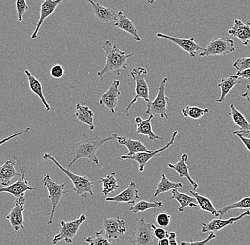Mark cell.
Returning a JSON list of instances; mask_svg holds the SVG:
<instances>
[{
	"instance_id": "6da1fadb",
	"label": "cell",
	"mask_w": 250,
	"mask_h": 245,
	"mask_svg": "<svg viewBox=\"0 0 250 245\" xmlns=\"http://www.w3.org/2000/svg\"><path fill=\"white\" fill-rule=\"evenodd\" d=\"M117 137V134L116 133L112 134L111 136L106 138H101L99 135L88 137L86 135L85 132H84L81 140L75 144V157L68 164V170H70L75 162L81 159L90 160L100 169L103 168L99 158H98V150L104 143L115 140Z\"/></svg>"
},
{
	"instance_id": "7a4b0ae2",
	"label": "cell",
	"mask_w": 250,
	"mask_h": 245,
	"mask_svg": "<svg viewBox=\"0 0 250 245\" xmlns=\"http://www.w3.org/2000/svg\"><path fill=\"white\" fill-rule=\"evenodd\" d=\"M103 49L105 55L106 62L104 68L97 73V75L103 79V76L109 73L115 72L118 75L123 70L127 69V60L134 56V53L126 54L125 51L120 49L116 44H113L109 40H106L103 45Z\"/></svg>"
},
{
	"instance_id": "3957f363",
	"label": "cell",
	"mask_w": 250,
	"mask_h": 245,
	"mask_svg": "<svg viewBox=\"0 0 250 245\" xmlns=\"http://www.w3.org/2000/svg\"><path fill=\"white\" fill-rule=\"evenodd\" d=\"M43 159L46 160H51L54 162L55 165L58 167L73 182L74 188H73V191L76 192V194L81 196L82 198V201L84 199L89 200L87 196H93V185L95 184H98L101 181L98 182H91L87 176H79L74 173L71 172L70 170L63 168L59 162L56 160L54 156L51 154L46 153L43 155Z\"/></svg>"
},
{
	"instance_id": "277c9868",
	"label": "cell",
	"mask_w": 250,
	"mask_h": 245,
	"mask_svg": "<svg viewBox=\"0 0 250 245\" xmlns=\"http://www.w3.org/2000/svg\"><path fill=\"white\" fill-rule=\"evenodd\" d=\"M148 72L146 68L144 67H136L133 68L130 73V76L133 80L135 82V92L136 94L133 98L131 102L128 104L127 107L123 110V114L126 115H129V112L131 109L134 106L139 99H142L148 104L151 101L150 100V88L146 82V77L147 76Z\"/></svg>"
},
{
	"instance_id": "5b68a950",
	"label": "cell",
	"mask_w": 250,
	"mask_h": 245,
	"mask_svg": "<svg viewBox=\"0 0 250 245\" xmlns=\"http://www.w3.org/2000/svg\"><path fill=\"white\" fill-rule=\"evenodd\" d=\"M42 182H43V186L48 191V199L51 201V213H48L47 215L50 216L48 225H51L54 222V217L56 207L62 200V195L73 191H65V185L68 183H66V182L62 184L56 183L51 179L49 174H46L44 176Z\"/></svg>"
},
{
	"instance_id": "8992f818",
	"label": "cell",
	"mask_w": 250,
	"mask_h": 245,
	"mask_svg": "<svg viewBox=\"0 0 250 245\" xmlns=\"http://www.w3.org/2000/svg\"><path fill=\"white\" fill-rule=\"evenodd\" d=\"M167 83L168 78L164 77L158 87V93L155 99L146 104L147 109L145 112L146 114H158L162 118L168 119V115H167V105L169 104L170 99L165 95Z\"/></svg>"
},
{
	"instance_id": "52a82bcc",
	"label": "cell",
	"mask_w": 250,
	"mask_h": 245,
	"mask_svg": "<svg viewBox=\"0 0 250 245\" xmlns=\"http://www.w3.org/2000/svg\"><path fill=\"white\" fill-rule=\"evenodd\" d=\"M153 223H146L144 218H141L134 229L129 240L132 245H154V229Z\"/></svg>"
},
{
	"instance_id": "ba28073f",
	"label": "cell",
	"mask_w": 250,
	"mask_h": 245,
	"mask_svg": "<svg viewBox=\"0 0 250 245\" xmlns=\"http://www.w3.org/2000/svg\"><path fill=\"white\" fill-rule=\"evenodd\" d=\"M87 220V217L85 214H82L77 219L73 221H61L60 224L62 227L59 230V233L55 235L52 240V244L56 245L61 241H65L68 244L73 243L75 237L77 235L78 230L83 224Z\"/></svg>"
},
{
	"instance_id": "9c48e42d",
	"label": "cell",
	"mask_w": 250,
	"mask_h": 245,
	"mask_svg": "<svg viewBox=\"0 0 250 245\" xmlns=\"http://www.w3.org/2000/svg\"><path fill=\"white\" fill-rule=\"evenodd\" d=\"M234 40L227 37L214 38L200 53L199 56H226L235 51Z\"/></svg>"
},
{
	"instance_id": "30bf717a",
	"label": "cell",
	"mask_w": 250,
	"mask_h": 245,
	"mask_svg": "<svg viewBox=\"0 0 250 245\" xmlns=\"http://www.w3.org/2000/svg\"><path fill=\"white\" fill-rule=\"evenodd\" d=\"M178 133H179L178 131H174L173 135H172L171 140H170V141L168 142L167 145H165V146L162 147V148H159V149L153 151L152 152H149V153H148V152H140V153H137L132 156L122 155L120 156V159L121 160H134V161L137 162V164H138L139 171H140V172H143V171H145V166H146V164H147L150 160L159 156L161 152H164V151L168 149V148H170V147L174 143Z\"/></svg>"
},
{
	"instance_id": "8fae6325",
	"label": "cell",
	"mask_w": 250,
	"mask_h": 245,
	"mask_svg": "<svg viewBox=\"0 0 250 245\" xmlns=\"http://www.w3.org/2000/svg\"><path fill=\"white\" fill-rule=\"evenodd\" d=\"M26 204V198L25 196L17 198L15 200V207H12L9 214L6 216V218L10 223L11 226L15 232L22 230L25 231L24 218H23V211H24V206Z\"/></svg>"
},
{
	"instance_id": "7c38bea8",
	"label": "cell",
	"mask_w": 250,
	"mask_h": 245,
	"mask_svg": "<svg viewBox=\"0 0 250 245\" xmlns=\"http://www.w3.org/2000/svg\"><path fill=\"white\" fill-rule=\"evenodd\" d=\"M156 37L173 42L175 44L179 46L181 49L187 52L190 57H195L197 56H199L200 53L202 52L204 49L195 42L193 37L190 38H176V37H171V36L167 35V34H162V33H157Z\"/></svg>"
},
{
	"instance_id": "4fadbf2b",
	"label": "cell",
	"mask_w": 250,
	"mask_h": 245,
	"mask_svg": "<svg viewBox=\"0 0 250 245\" xmlns=\"http://www.w3.org/2000/svg\"><path fill=\"white\" fill-rule=\"evenodd\" d=\"M21 176L20 179L15 182V183L9 184L7 187L0 188V193H7L17 198L24 196L25 193L29 191H39V189L29 185V182L26 179V172L24 169L21 168Z\"/></svg>"
},
{
	"instance_id": "5bb4252c",
	"label": "cell",
	"mask_w": 250,
	"mask_h": 245,
	"mask_svg": "<svg viewBox=\"0 0 250 245\" xmlns=\"http://www.w3.org/2000/svg\"><path fill=\"white\" fill-rule=\"evenodd\" d=\"M103 230L109 240H117L126 232V223L123 219L117 218H104Z\"/></svg>"
},
{
	"instance_id": "9a60e30c",
	"label": "cell",
	"mask_w": 250,
	"mask_h": 245,
	"mask_svg": "<svg viewBox=\"0 0 250 245\" xmlns=\"http://www.w3.org/2000/svg\"><path fill=\"white\" fill-rule=\"evenodd\" d=\"M120 84V81H114L107 91L101 94L99 99L100 105L107 107L112 114L116 113L115 109L118 104L119 98L121 96V92L119 89Z\"/></svg>"
},
{
	"instance_id": "2e32d148",
	"label": "cell",
	"mask_w": 250,
	"mask_h": 245,
	"mask_svg": "<svg viewBox=\"0 0 250 245\" xmlns=\"http://www.w3.org/2000/svg\"><path fill=\"white\" fill-rule=\"evenodd\" d=\"M250 210H246L238 216L231 217L228 219H222V218H216L212 220L210 222L208 223H202V228H201V232L202 233H207V232H219V231L223 230L227 226L233 225L234 223H237V221L242 220L244 217L250 216Z\"/></svg>"
},
{
	"instance_id": "e0dca14e",
	"label": "cell",
	"mask_w": 250,
	"mask_h": 245,
	"mask_svg": "<svg viewBox=\"0 0 250 245\" xmlns=\"http://www.w3.org/2000/svg\"><path fill=\"white\" fill-rule=\"evenodd\" d=\"M62 1L63 0H43L42 1V4H41L39 19L38 23H37V26H36L35 30L31 34V39L34 40V39L37 38L41 26L43 25L46 19L54 13L56 8Z\"/></svg>"
},
{
	"instance_id": "ac0fdd59",
	"label": "cell",
	"mask_w": 250,
	"mask_h": 245,
	"mask_svg": "<svg viewBox=\"0 0 250 245\" xmlns=\"http://www.w3.org/2000/svg\"><path fill=\"white\" fill-rule=\"evenodd\" d=\"M136 187H137V184L135 182H131L126 189L117 194V196L106 198L105 201L107 202L115 203V204H122V203L136 204V201L140 198L139 191Z\"/></svg>"
},
{
	"instance_id": "d6986e66",
	"label": "cell",
	"mask_w": 250,
	"mask_h": 245,
	"mask_svg": "<svg viewBox=\"0 0 250 245\" xmlns=\"http://www.w3.org/2000/svg\"><path fill=\"white\" fill-rule=\"evenodd\" d=\"M91 5L95 18L102 23H112L116 21L117 14L110 8L102 6L99 3L94 2L93 0H85Z\"/></svg>"
},
{
	"instance_id": "ffe728a7",
	"label": "cell",
	"mask_w": 250,
	"mask_h": 245,
	"mask_svg": "<svg viewBox=\"0 0 250 245\" xmlns=\"http://www.w3.org/2000/svg\"><path fill=\"white\" fill-rule=\"evenodd\" d=\"M17 161V157H15L14 160H7L0 166V184L4 187L9 186L15 176H21V173H19L16 169Z\"/></svg>"
},
{
	"instance_id": "44dd1931",
	"label": "cell",
	"mask_w": 250,
	"mask_h": 245,
	"mask_svg": "<svg viewBox=\"0 0 250 245\" xmlns=\"http://www.w3.org/2000/svg\"><path fill=\"white\" fill-rule=\"evenodd\" d=\"M228 34L238 38L244 46H248L250 41V21L243 23L241 20H234L233 27L228 31Z\"/></svg>"
},
{
	"instance_id": "7402d4cb",
	"label": "cell",
	"mask_w": 250,
	"mask_h": 245,
	"mask_svg": "<svg viewBox=\"0 0 250 245\" xmlns=\"http://www.w3.org/2000/svg\"><path fill=\"white\" fill-rule=\"evenodd\" d=\"M188 160V156L187 154H182L180 160L175 164L168 163V166L170 168L173 169L177 173L178 175L181 178H186L192 187H193V190L196 191L197 188H198L199 185L193 180V178L190 176V172H189L188 166L187 162Z\"/></svg>"
},
{
	"instance_id": "603a6c76",
	"label": "cell",
	"mask_w": 250,
	"mask_h": 245,
	"mask_svg": "<svg viewBox=\"0 0 250 245\" xmlns=\"http://www.w3.org/2000/svg\"><path fill=\"white\" fill-rule=\"evenodd\" d=\"M154 118V115H149L147 119L143 120L140 116L137 115L134 119V122L137 125V129L136 132L137 134L141 135H146L148 137L149 140H163L162 137L159 136L154 133L152 129V124H151V121Z\"/></svg>"
},
{
	"instance_id": "cb8c5ba5",
	"label": "cell",
	"mask_w": 250,
	"mask_h": 245,
	"mask_svg": "<svg viewBox=\"0 0 250 245\" xmlns=\"http://www.w3.org/2000/svg\"><path fill=\"white\" fill-rule=\"evenodd\" d=\"M114 26L117 29H121V30L131 34L136 41H141L140 36L139 35L137 28L122 11H119L117 13V19Z\"/></svg>"
},
{
	"instance_id": "d4e9b609",
	"label": "cell",
	"mask_w": 250,
	"mask_h": 245,
	"mask_svg": "<svg viewBox=\"0 0 250 245\" xmlns=\"http://www.w3.org/2000/svg\"><path fill=\"white\" fill-rule=\"evenodd\" d=\"M116 140L119 144L125 146L128 149V154L126 155L132 156L140 152H152L154 151L148 150L140 140H133L132 138L125 136L117 135Z\"/></svg>"
},
{
	"instance_id": "484cf974",
	"label": "cell",
	"mask_w": 250,
	"mask_h": 245,
	"mask_svg": "<svg viewBox=\"0 0 250 245\" xmlns=\"http://www.w3.org/2000/svg\"><path fill=\"white\" fill-rule=\"evenodd\" d=\"M241 82L242 78L237 77V75H231L228 77H222L220 83L218 84V87L220 89V91H221L220 97L218 98V99H216V98L212 96V98H215L216 102H224V101H226V96H228L229 92H230L237 84L241 83Z\"/></svg>"
},
{
	"instance_id": "4316f807",
	"label": "cell",
	"mask_w": 250,
	"mask_h": 245,
	"mask_svg": "<svg viewBox=\"0 0 250 245\" xmlns=\"http://www.w3.org/2000/svg\"><path fill=\"white\" fill-rule=\"evenodd\" d=\"M94 112L85 104H81L78 103L76 107V113L75 117L82 123L87 125L90 131L95 130L94 124Z\"/></svg>"
},
{
	"instance_id": "83f0119b",
	"label": "cell",
	"mask_w": 250,
	"mask_h": 245,
	"mask_svg": "<svg viewBox=\"0 0 250 245\" xmlns=\"http://www.w3.org/2000/svg\"><path fill=\"white\" fill-rule=\"evenodd\" d=\"M25 74H26V77H27L28 82H29V89L34 94L37 95L39 98V99L42 101V104H43L45 108H46L47 112H50L51 108L50 104H48V101L45 97L44 94L43 92V87H42V84L32 74L31 72L28 70H25Z\"/></svg>"
},
{
	"instance_id": "f1b7e54d",
	"label": "cell",
	"mask_w": 250,
	"mask_h": 245,
	"mask_svg": "<svg viewBox=\"0 0 250 245\" xmlns=\"http://www.w3.org/2000/svg\"><path fill=\"white\" fill-rule=\"evenodd\" d=\"M171 199L176 200L180 204L179 212L184 213L186 207H189L190 208H198V204H197L196 199L193 196H190L186 193H181L178 189L172 190V196Z\"/></svg>"
},
{
	"instance_id": "f546056e",
	"label": "cell",
	"mask_w": 250,
	"mask_h": 245,
	"mask_svg": "<svg viewBox=\"0 0 250 245\" xmlns=\"http://www.w3.org/2000/svg\"><path fill=\"white\" fill-rule=\"evenodd\" d=\"M116 173L112 172L105 176V177H100V181L103 184V189L102 193L104 196H107L111 193H114L119 188H121V186L118 184V179L115 177Z\"/></svg>"
},
{
	"instance_id": "4dcf8cb0",
	"label": "cell",
	"mask_w": 250,
	"mask_h": 245,
	"mask_svg": "<svg viewBox=\"0 0 250 245\" xmlns=\"http://www.w3.org/2000/svg\"><path fill=\"white\" fill-rule=\"evenodd\" d=\"M182 187L183 184L181 182H172L166 176L165 174H162L161 180L157 184V188L154 193V197H156L162 193H167L173 189H178Z\"/></svg>"
},
{
	"instance_id": "1f68e13d",
	"label": "cell",
	"mask_w": 250,
	"mask_h": 245,
	"mask_svg": "<svg viewBox=\"0 0 250 245\" xmlns=\"http://www.w3.org/2000/svg\"><path fill=\"white\" fill-rule=\"evenodd\" d=\"M163 207L164 204L162 201H147L141 200L129 207V210L134 213H143L151 209L161 208Z\"/></svg>"
},
{
	"instance_id": "d6a6232c",
	"label": "cell",
	"mask_w": 250,
	"mask_h": 245,
	"mask_svg": "<svg viewBox=\"0 0 250 245\" xmlns=\"http://www.w3.org/2000/svg\"><path fill=\"white\" fill-rule=\"evenodd\" d=\"M190 193L196 199L197 204H198V207H199L201 210L208 212V213H210L212 215H215V216L217 217L218 210L214 207L213 204H212V201L210 199L199 194V193H197L195 191H190Z\"/></svg>"
},
{
	"instance_id": "836d02e7",
	"label": "cell",
	"mask_w": 250,
	"mask_h": 245,
	"mask_svg": "<svg viewBox=\"0 0 250 245\" xmlns=\"http://www.w3.org/2000/svg\"><path fill=\"white\" fill-rule=\"evenodd\" d=\"M250 208V196L243 198L237 202L229 204L218 210L217 217L223 216L232 210H246Z\"/></svg>"
},
{
	"instance_id": "e575fe53",
	"label": "cell",
	"mask_w": 250,
	"mask_h": 245,
	"mask_svg": "<svg viewBox=\"0 0 250 245\" xmlns=\"http://www.w3.org/2000/svg\"><path fill=\"white\" fill-rule=\"evenodd\" d=\"M230 109L231 112L228 113V115L232 117L234 123L242 131L250 130V123L248 122L245 115L236 109L234 104H230Z\"/></svg>"
},
{
	"instance_id": "d590c367",
	"label": "cell",
	"mask_w": 250,
	"mask_h": 245,
	"mask_svg": "<svg viewBox=\"0 0 250 245\" xmlns=\"http://www.w3.org/2000/svg\"><path fill=\"white\" fill-rule=\"evenodd\" d=\"M182 114L186 118H190L192 119L198 120L203 118L205 115L208 114L210 112L207 108H200L195 106H187L181 110Z\"/></svg>"
},
{
	"instance_id": "8d00e7d4",
	"label": "cell",
	"mask_w": 250,
	"mask_h": 245,
	"mask_svg": "<svg viewBox=\"0 0 250 245\" xmlns=\"http://www.w3.org/2000/svg\"><path fill=\"white\" fill-rule=\"evenodd\" d=\"M103 230L96 232L94 237H87L85 238L86 243L91 245H112L109 239L103 235Z\"/></svg>"
},
{
	"instance_id": "74e56055",
	"label": "cell",
	"mask_w": 250,
	"mask_h": 245,
	"mask_svg": "<svg viewBox=\"0 0 250 245\" xmlns=\"http://www.w3.org/2000/svg\"><path fill=\"white\" fill-rule=\"evenodd\" d=\"M29 9L26 0H16V10L19 22H22L23 16Z\"/></svg>"
},
{
	"instance_id": "f35d334b",
	"label": "cell",
	"mask_w": 250,
	"mask_h": 245,
	"mask_svg": "<svg viewBox=\"0 0 250 245\" xmlns=\"http://www.w3.org/2000/svg\"><path fill=\"white\" fill-rule=\"evenodd\" d=\"M233 68L237 70V71L249 69L250 68V57H240L233 63Z\"/></svg>"
},
{
	"instance_id": "ab89813d",
	"label": "cell",
	"mask_w": 250,
	"mask_h": 245,
	"mask_svg": "<svg viewBox=\"0 0 250 245\" xmlns=\"http://www.w3.org/2000/svg\"><path fill=\"white\" fill-rule=\"evenodd\" d=\"M171 216L165 212L160 213L156 218V222L161 227H167L171 223Z\"/></svg>"
},
{
	"instance_id": "60d3db41",
	"label": "cell",
	"mask_w": 250,
	"mask_h": 245,
	"mask_svg": "<svg viewBox=\"0 0 250 245\" xmlns=\"http://www.w3.org/2000/svg\"><path fill=\"white\" fill-rule=\"evenodd\" d=\"M215 238H216L215 234L214 232H210V235L204 240H199V241H193V240H190V242L181 241L180 242L179 245H206Z\"/></svg>"
},
{
	"instance_id": "b9f144b4",
	"label": "cell",
	"mask_w": 250,
	"mask_h": 245,
	"mask_svg": "<svg viewBox=\"0 0 250 245\" xmlns=\"http://www.w3.org/2000/svg\"><path fill=\"white\" fill-rule=\"evenodd\" d=\"M50 73L54 79H61V78L63 77L64 74H65V70H64L62 65L56 64V65H53L52 68L50 70Z\"/></svg>"
},
{
	"instance_id": "7bdbcfd3",
	"label": "cell",
	"mask_w": 250,
	"mask_h": 245,
	"mask_svg": "<svg viewBox=\"0 0 250 245\" xmlns=\"http://www.w3.org/2000/svg\"><path fill=\"white\" fill-rule=\"evenodd\" d=\"M31 128L27 127L26 128V129H23V130L20 131V132H16L15 134H12V135H9V136L7 137V138L1 139V140H0V147L5 144L7 142L10 141V140H13V139L17 138V137L20 136V135H23V134L26 133V132H29Z\"/></svg>"
},
{
	"instance_id": "ee69618b",
	"label": "cell",
	"mask_w": 250,
	"mask_h": 245,
	"mask_svg": "<svg viewBox=\"0 0 250 245\" xmlns=\"http://www.w3.org/2000/svg\"><path fill=\"white\" fill-rule=\"evenodd\" d=\"M154 237L158 240H162V239L168 238V232L163 228L161 227H156V226L154 229Z\"/></svg>"
},
{
	"instance_id": "f6af8a7d",
	"label": "cell",
	"mask_w": 250,
	"mask_h": 245,
	"mask_svg": "<svg viewBox=\"0 0 250 245\" xmlns=\"http://www.w3.org/2000/svg\"><path fill=\"white\" fill-rule=\"evenodd\" d=\"M235 75H237V77L250 80V68L242 70V71H237Z\"/></svg>"
},
{
	"instance_id": "bcb514c9",
	"label": "cell",
	"mask_w": 250,
	"mask_h": 245,
	"mask_svg": "<svg viewBox=\"0 0 250 245\" xmlns=\"http://www.w3.org/2000/svg\"><path fill=\"white\" fill-rule=\"evenodd\" d=\"M236 135L240 139V140H241L242 143H243L244 146H245L247 150H248V151L250 152V138H246V137L243 136V135H239V134H237V135Z\"/></svg>"
},
{
	"instance_id": "7dc6e473",
	"label": "cell",
	"mask_w": 250,
	"mask_h": 245,
	"mask_svg": "<svg viewBox=\"0 0 250 245\" xmlns=\"http://www.w3.org/2000/svg\"><path fill=\"white\" fill-rule=\"evenodd\" d=\"M168 240H169V245H179L177 240H176V232H168Z\"/></svg>"
},
{
	"instance_id": "c3c4849f",
	"label": "cell",
	"mask_w": 250,
	"mask_h": 245,
	"mask_svg": "<svg viewBox=\"0 0 250 245\" xmlns=\"http://www.w3.org/2000/svg\"><path fill=\"white\" fill-rule=\"evenodd\" d=\"M242 97L245 98L250 104V84H248L246 87V91L241 94Z\"/></svg>"
},
{
	"instance_id": "681fc988",
	"label": "cell",
	"mask_w": 250,
	"mask_h": 245,
	"mask_svg": "<svg viewBox=\"0 0 250 245\" xmlns=\"http://www.w3.org/2000/svg\"><path fill=\"white\" fill-rule=\"evenodd\" d=\"M233 133L234 135H237V134H239V135H243V136L246 137V136H250V130L249 131H234Z\"/></svg>"
},
{
	"instance_id": "f907efd6",
	"label": "cell",
	"mask_w": 250,
	"mask_h": 245,
	"mask_svg": "<svg viewBox=\"0 0 250 245\" xmlns=\"http://www.w3.org/2000/svg\"><path fill=\"white\" fill-rule=\"evenodd\" d=\"M158 245H169V240H168V238L159 240V242H158Z\"/></svg>"
},
{
	"instance_id": "816d5d0a",
	"label": "cell",
	"mask_w": 250,
	"mask_h": 245,
	"mask_svg": "<svg viewBox=\"0 0 250 245\" xmlns=\"http://www.w3.org/2000/svg\"><path fill=\"white\" fill-rule=\"evenodd\" d=\"M144 1H146L149 5H151V4H154L155 3L156 0H144Z\"/></svg>"
},
{
	"instance_id": "f5cc1de1",
	"label": "cell",
	"mask_w": 250,
	"mask_h": 245,
	"mask_svg": "<svg viewBox=\"0 0 250 245\" xmlns=\"http://www.w3.org/2000/svg\"><path fill=\"white\" fill-rule=\"evenodd\" d=\"M88 245H91L89 244Z\"/></svg>"
}]
</instances>
